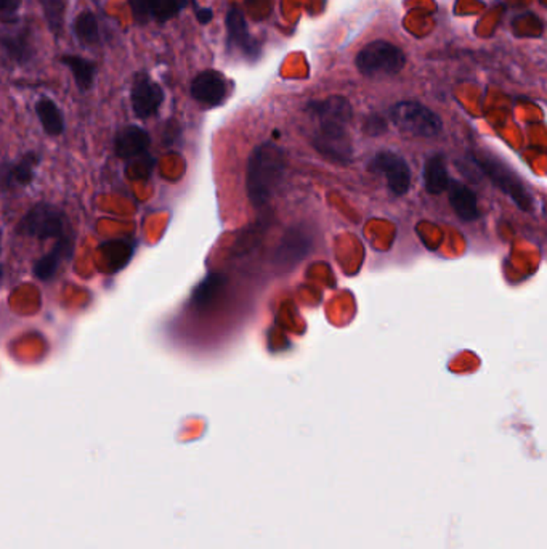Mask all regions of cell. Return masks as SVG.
I'll return each mask as SVG.
<instances>
[{
    "label": "cell",
    "instance_id": "6da1fadb",
    "mask_svg": "<svg viewBox=\"0 0 547 549\" xmlns=\"http://www.w3.org/2000/svg\"><path fill=\"white\" fill-rule=\"evenodd\" d=\"M286 152L273 142L254 148L246 166V192L255 209H262L278 192L286 174Z\"/></svg>",
    "mask_w": 547,
    "mask_h": 549
},
{
    "label": "cell",
    "instance_id": "7a4b0ae2",
    "mask_svg": "<svg viewBox=\"0 0 547 549\" xmlns=\"http://www.w3.org/2000/svg\"><path fill=\"white\" fill-rule=\"evenodd\" d=\"M471 156L472 161L489 178V182L499 188L507 198H511L519 209H522L523 212H530L533 209V196L530 190L504 161L487 152H473Z\"/></svg>",
    "mask_w": 547,
    "mask_h": 549
},
{
    "label": "cell",
    "instance_id": "3957f363",
    "mask_svg": "<svg viewBox=\"0 0 547 549\" xmlns=\"http://www.w3.org/2000/svg\"><path fill=\"white\" fill-rule=\"evenodd\" d=\"M355 67L362 76L370 79L396 76L406 67V55L395 43L378 39L356 53Z\"/></svg>",
    "mask_w": 547,
    "mask_h": 549
},
{
    "label": "cell",
    "instance_id": "277c9868",
    "mask_svg": "<svg viewBox=\"0 0 547 549\" xmlns=\"http://www.w3.org/2000/svg\"><path fill=\"white\" fill-rule=\"evenodd\" d=\"M388 118L402 134L418 138H434L443 130V121L437 113L414 100L395 103L388 111Z\"/></svg>",
    "mask_w": 547,
    "mask_h": 549
},
{
    "label": "cell",
    "instance_id": "5b68a950",
    "mask_svg": "<svg viewBox=\"0 0 547 549\" xmlns=\"http://www.w3.org/2000/svg\"><path fill=\"white\" fill-rule=\"evenodd\" d=\"M312 145L324 160L337 166H347L354 160V144L346 122L321 121L313 134Z\"/></svg>",
    "mask_w": 547,
    "mask_h": 549
},
{
    "label": "cell",
    "instance_id": "8992f818",
    "mask_svg": "<svg viewBox=\"0 0 547 549\" xmlns=\"http://www.w3.org/2000/svg\"><path fill=\"white\" fill-rule=\"evenodd\" d=\"M225 29H227L228 55H233L238 59H246L247 63H257L262 57V45L249 31V25L246 20L245 12L231 4L225 15Z\"/></svg>",
    "mask_w": 547,
    "mask_h": 549
},
{
    "label": "cell",
    "instance_id": "52a82bcc",
    "mask_svg": "<svg viewBox=\"0 0 547 549\" xmlns=\"http://www.w3.org/2000/svg\"><path fill=\"white\" fill-rule=\"evenodd\" d=\"M66 216L57 206L39 203L20 222V233L37 239H61L67 237Z\"/></svg>",
    "mask_w": 547,
    "mask_h": 549
},
{
    "label": "cell",
    "instance_id": "ba28073f",
    "mask_svg": "<svg viewBox=\"0 0 547 549\" xmlns=\"http://www.w3.org/2000/svg\"><path fill=\"white\" fill-rule=\"evenodd\" d=\"M190 93L196 103L211 110L222 106L231 93V82L217 69H204L193 77L190 84Z\"/></svg>",
    "mask_w": 547,
    "mask_h": 549
},
{
    "label": "cell",
    "instance_id": "9c48e42d",
    "mask_svg": "<svg viewBox=\"0 0 547 549\" xmlns=\"http://www.w3.org/2000/svg\"><path fill=\"white\" fill-rule=\"evenodd\" d=\"M370 169L380 174L388 190L395 196H404L411 188V169L408 161L395 152H380L372 158Z\"/></svg>",
    "mask_w": 547,
    "mask_h": 549
},
{
    "label": "cell",
    "instance_id": "30bf717a",
    "mask_svg": "<svg viewBox=\"0 0 547 549\" xmlns=\"http://www.w3.org/2000/svg\"><path fill=\"white\" fill-rule=\"evenodd\" d=\"M164 98V89L156 81H152L146 71H138L135 75L130 87V103L137 118L145 121L156 116Z\"/></svg>",
    "mask_w": 547,
    "mask_h": 549
},
{
    "label": "cell",
    "instance_id": "8fae6325",
    "mask_svg": "<svg viewBox=\"0 0 547 549\" xmlns=\"http://www.w3.org/2000/svg\"><path fill=\"white\" fill-rule=\"evenodd\" d=\"M137 25L145 26L154 21L166 25L188 9L194 0H127Z\"/></svg>",
    "mask_w": 547,
    "mask_h": 549
},
{
    "label": "cell",
    "instance_id": "7c38bea8",
    "mask_svg": "<svg viewBox=\"0 0 547 549\" xmlns=\"http://www.w3.org/2000/svg\"><path fill=\"white\" fill-rule=\"evenodd\" d=\"M2 51L5 59L15 65H27L35 57L33 29L29 25H21L10 33L2 35Z\"/></svg>",
    "mask_w": 547,
    "mask_h": 549
},
{
    "label": "cell",
    "instance_id": "4fadbf2b",
    "mask_svg": "<svg viewBox=\"0 0 547 549\" xmlns=\"http://www.w3.org/2000/svg\"><path fill=\"white\" fill-rule=\"evenodd\" d=\"M305 111L316 122L337 121V122L350 124V121L354 118L352 103L342 95H331L323 100H313L305 106Z\"/></svg>",
    "mask_w": 547,
    "mask_h": 549
},
{
    "label": "cell",
    "instance_id": "5bb4252c",
    "mask_svg": "<svg viewBox=\"0 0 547 549\" xmlns=\"http://www.w3.org/2000/svg\"><path fill=\"white\" fill-rule=\"evenodd\" d=\"M310 249H312V237L302 229L294 227L281 239V245L275 253V263L279 265L301 263L303 257L310 253Z\"/></svg>",
    "mask_w": 547,
    "mask_h": 549
},
{
    "label": "cell",
    "instance_id": "9a60e30c",
    "mask_svg": "<svg viewBox=\"0 0 547 549\" xmlns=\"http://www.w3.org/2000/svg\"><path fill=\"white\" fill-rule=\"evenodd\" d=\"M152 144V137L140 126L122 127L114 138V152L122 160L144 154Z\"/></svg>",
    "mask_w": 547,
    "mask_h": 549
},
{
    "label": "cell",
    "instance_id": "2e32d148",
    "mask_svg": "<svg viewBox=\"0 0 547 549\" xmlns=\"http://www.w3.org/2000/svg\"><path fill=\"white\" fill-rule=\"evenodd\" d=\"M448 196H449V204L459 219L464 222H473L481 217L479 200L471 186L457 180H451L449 188H448Z\"/></svg>",
    "mask_w": 547,
    "mask_h": 549
},
{
    "label": "cell",
    "instance_id": "e0dca14e",
    "mask_svg": "<svg viewBox=\"0 0 547 549\" xmlns=\"http://www.w3.org/2000/svg\"><path fill=\"white\" fill-rule=\"evenodd\" d=\"M73 247H74V245H73L71 235L57 239V243L53 246L51 253L43 255L37 263H34V277L43 279V281H49V279L53 278L59 271V265L65 263V259L69 254L73 253Z\"/></svg>",
    "mask_w": 547,
    "mask_h": 549
},
{
    "label": "cell",
    "instance_id": "ac0fdd59",
    "mask_svg": "<svg viewBox=\"0 0 547 549\" xmlns=\"http://www.w3.org/2000/svg\"><path fill=\"white\" fill-rule=\"evenodd\" d=\"M424 185L430 195H442L451 184L443 154H432L424 164Z\"/></svg>",
    "mask_w": 547,
    "mask_h": 549
},
{
    "label": "cell",
    "instance_id": "d6986e66",
    "mask_svg": "<svg viewBox=\"0 0 547 549\" xmlns=\"http://www.w3.org/2000/svg\"><path fill=\"white\" fill-rule=\"evenodd\" d=\"M59 61H61L63 67H66L71 71L77 89L81 92L85 93L92 90L95 77L98 73V68L92 59H84L81 55H63V57H59Z\"/></svg>",
    "mask_w": 547,
    "mask_h": 549
},
{
    "label": "cell",
    "instance_id": "ffe728a7",
    "mask_svg": "<svg viewBox=\"0 0 547 549\" xmlns=\"http://www.w3.org/2000/svg\"><path fill=\"white\" fill-rule=\"evenodd\" d=\"M35 114L43 124V130L51 137H59L65 132V118L59 105L49 97H41L35 102Z\"/></svg>",
    "mask_w": 547,
    "mask_h": 549
},
{
    "label": "cell",
    "instance_id": "44dd1931",
    "mask_svg": "<svg viewBox=\"0 0 547 549\" xmlns=\"http://www.w3.org/2000/svg\"><path fill=\"white\" fill-rule=\"evenodd\" d=\"M73 35L76 37V41L87 47H93L101 43L100 21L92 10H84L74 18Z\"/></svg>",
    "mask_w": 547,
    "mask_h": 549
},
{
    "label": "cell",
    "instance_id": "7402d4cb",
    "mask_svg": "<svg viewBox=\"0 0 547 549\" xmlns=\"http://www.w3.org/2000/svg\"><path fill=\"white\" fill-rule=\"evenodd\" d=\"M227 285V278L220 273H211L202 279L198 286L194 287L191 296V305L196 309H207L214 304Z\"/></svg>",
    "mask_w": 547,
    "mask_h": 549
},
{
    "label": "cell",
    "instance_id": "603a6c76",
    "mask_svg": "<svg viewBox=\"0 0 547 549\" xmlns=\"http://www.w3.org/2000/svg\"><path fill=\"white\" fill-rule=\"evenodd\" d=\"M43 7L51 35L59 39L66 20L67 0H43Z\"/></svg>",
    "mask_w": 547,
    "mask_h": 549
},
{
    "label": "cell",
    "instance_id": "cb8c5ba5",
    "mask_svg": "<svg viewBox=\"0 0 547 549\" xmlns=\"http://www.w3.org/2000/svg\"><path fill=\"white\" fill-rule=\"evenodd\" d=\"M34 166H37V156L34 153H27L23 160L12 168V178L20 185H29L33 180Z\"/></svg>",
    "mask_w": 547,
    "mask_h": 549
},
{
    "label": "cell",
    "instance_id": "d4e9b609",
    "mask_svg": "<svg viewBox=\"0 0 547 549\" xmlns=\"http://www.w3.org/2000/svg\"><path fill=\"white\" fill-rule=\"evenodd\" d=\"M387 121L379 114H371L364 119V124H363L364 134L370 137L382 136L387 132Z\"/></svg>",
    "mask_w": 547,
    "mask_h": 549
},
{
    "label": "cell",
    "instance_id": "484cf974",
    "mask_svg": "<svg viewBox=\"0 0 547 549\" xmlns=\"http://www.w3.org/2000/svg\"><path fill=\"white\" fill-rule=\"evenodd\" d=\"M23 5V0H0V15L4 25L17 21V15Z\"/></svg>",
    "mask_w": 547,
    "mask_h": 549
},
{
    "label": "cell",
    "instance_id": "4316f807",
    "mask_svg": "<svg viewBox=\"0 0 547 549\" xmlns=\"http://www.w3.org/2000/svg\"><path fill=\"white\" fill-rule=\"evenodd\" d=\"M194 17L201 26L211 25L212 20H214V10L209 9V7H196L194 5Z\"/></svg>",
    "mask_w": 547,
    "mask_h": 549
}]
</instances>
